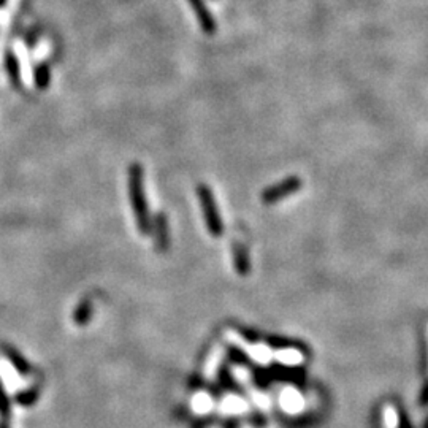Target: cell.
<instances>
[{"mask_svg":"<svg viewBox=\"0 0 428 428\" xmlns=\"http://www.w3.org/2000/svg\"><path fill=\"white\" fill-rule=\"evenodd\" d=\"M300 188H302V180H298L297 176H292V178H287L285 181L273 185V188L267 189L265 192H263L262 200L265 203H275V202H277V200H282L285 197L295 194Z\"/></svg>","mask_w":428,"mask_h":428,"instance_id":"obj_4","label":"cell"},{"mask_svg":"<svg viewBox=\"0 0 428 428\" xmlns=\"http://www.w3.org/2000/svg\"><path fill=\"white\" fill-rule=\"evenodd\" d=\"M6 67H9V71H10V75H11V80L18 81L19 71H18V63H16V61H14V57H13V61L9 59V63H6Z\"/></svg>","mask_w":428,"mask_h":428,"instance_id":"obj_18","label":"cell"},{"mask_svg":"<svg viewBox=\"0 0 428 428\" xmlns=\"http://www.w3.org/2000/svg\"><path fill=\"white\" fill-rule=\"evenodd\" d=\"M281 408L289 414H297L305 408V398L295 389H284L280 397Z\"/></svg>","mask_w":428,"mask_h":428,"instance_id":"obj_7","label":"cell"},{"mask_svg":"<svg viewBox=\"0 0 428 428\" xmlns=\"http://www.w3.org/2000/svg\"><path fill=\"white\" fill-rule=\"evenodd\" d=\"M224 357H225V347L224 346H214L211 349V352L208 354V357H206V360L203 363V377L206 381H211L216 377L218 371L220 368V363L224 362Z\"/></svg>","mask_w":428,"mask_h":428,"instance_id":"obj_6","label":"cell"},{"mask_svg":"<svg viewBox=\"0 0 428 428\" xmlns=\"http://www.w3.org/2000/svg\"><path fill=\"white\" fill-rule=\"evenodd\" d=\"M189 5L192 6V10L195 11V16L200 27L206 35H214L218 31V24L214 18L211 16V13L208 10V6L203 2V0H189Z\"/></svg>","mask_w":428,"mask_h":428,"instance_id":"obj_5","label":"cell"},{"mask_svg":"<svg viewBox=\"0 0 428 428\" xmlns=\"http://www.w3.org/2000/svg\"><path fill=\"white\" fill-rule=\"evenodd\" d=\"M0 414H2L5 420L10 419V402H9V397L5 394L2 382H0Z\"/></svg>","mask_w":428,"mask_h":428,"instance_id":"obj_17","label":"cell"},{"mask_svg":"<svg viewBox=\"0 0 428 428\" xmlns=\"http://www.w3.org/2000/svg\"><path fill=\"white\" fill-rule=\"evenodd\" d=\"M384 425L385 428H398L399 425L398 412L392 404H387L384 408Z\"/></svg>","mask_w":428,"mask_h":428,"instance_id":"obj_15","label":"cell"},{"mask_svg":"<svg viewBox=\"0 0 428 428\" xmlns=\"http://www.w3.org/2000/svg\"><path fill=\"white\" fill-rule=\"evenodd\" d=\"M198 198L202 203V210L205 214L206 225L213 237H220L223 235V220L219 218L218 206L214 203V198L211 195V190L206 185H200L198 188Z\"/></svg>","mask_w":428,"mask_h":428,"instance_id":"obj_3","label":"cell"},{"mask_svg":"<svg viewBox=\"0 0 428 428\" xmlns=\"http://www.w3.org/2000/svg\"><path fill=\"white\" fill-rule=\"evenodd\" d=\"M37 83L40 86H46V83H48V75L45 73V70H43V68H40L37 71Z\"/></svg>","mask_w":428,"mask_h":428,"instance_id":"obj_19","label":"cell"},{"mask_svg":"<svg viewBox=\"0 0 428 428\" xmlns=\"http://www.w3.org/2000/svg\"><path fill=\"white\" fill-rule=\"evenodd\" d=\"M2 349H4V352H5V355H6V359H9L13 365H14V368H16L21 374H31L32 373V367H31V363H29L23 355H21L16 349L14 347H11V346H9V345H4L2 346Z\"/></svg>","mask_w":428,"mask_h":428,"instance_id":"obj_8","label":"cell"},{"mask_svg":"<svg viewBox=\"0 0 428 428\" xmlns=\"http://www.w3.org/2000/svg\"><path fill=\"white\" fill-rule=\"evenodd\" d=\"M92 311H94V305H92L91 298H84L78 305V308L73 312V320L78 325H86L92 317Z\"/></svg>","mask_w":428,"mask_h":428,"instance_id":"obj_11","label":"cell"},{"mask_svg":"<svg viewBox=\"0 0 428 428\" xmlns=\"http://www.w3.org/2000/svg\"><path fill=\"white\" fill-rule=\"evenodd\" d=\"M235 267H237L238 273L246 275L249 270V262L246 257V251L243 246H235Z\"/></svg>","mask_w":428,"mask_h":428,"instance_id":"obj_14","label":"cell"},{"mask_svg":"<svg viewBox=\"0 0 428 428\" xmlns=\"http://www.w3.org/2000/svg\"><path fill=\"white\" fill-rule=\"evenodd\" d=\"M128 192H131L132 210L137 220L138 230L141 233H149V218H148V205L145 197V185H143V168L140 163H133L128 168Z\"/></svg>","mask_w":428,"mask_h":428,"instance_id":"obj_1","label":"cell"},{"mask_svg":"<svg viewBox=\"0 0 428 428\" xmlns=\"http://www.w3.org/2000/svg\"><path fill=\"white\" fill-rule=\"evenodd\" d=\"M275 359L284 363V365L294 367V365H300V363L303 362V352L298 351L295 347H284L281 351L275 352Z\"/></svg>","mask_w":428,"mask_h":428,"instance_id":"obj_10","label":"cell"},{"mask_svg":"<svg viewBox=\"0 0 428 428\" xmlns=\"http://www.w3.org/2000/svg\"><path fill=\"white\" fill-rule=\"evenodd\" d=\"M213 398L206 394V392H198V394L192 399V408L198 414H206L213 409Z\"/></svg>","mask_w":428,"mask_h":428,"instance_id":"obj_12","label":"cell"},{"mask_svg":"<svg viewBox=\"0 0 428 428\" xmlns=\"http://www.w3.org/2000/svg\"><path fill=\"white\" fill-rule=\"evenodd\" d=\"M156 232H157V243H159V248L165 249L168 245V232H167V220L163 216L157 218Z\"/></svg>","mask_w":428,"mask_h":428,"instance_id":"obj_13","label":"cell"},{"mask_svg":"<svg viewBox=\"0 0 428 428\" xmlns=\"http://www.w3.org/2000/svg\"><path fill=\"white\" fill-rule=\"evenodd\" d=\"M224 338L230 342L232 346L238 347L240 351L245 352L253 362L259 363V365H267V363L275 359V352L270 346L248 341L245 337H241L237 330H233V328H225Z\"/></svg>","mask_w":428,"mask_h":428,"instance_id":"obj_2","label":"cell"},{"mask_svg":"<svg viewBox=\"0 0 428 428\" xmlns=\"http://www.w3.org/2000/svg\"><path fill=\"white\" fill-rule=\"evenodd\" d=\"M219 409L224 414H243L249 409V406L245 399H241L240 397L228 395L220 402Z\"/></svg>","mask_w":428,"mask_h":428,"instance_id":"obj_9","label":"cell"},{"mask_svg":"<svg viewBox=\"0 0 428 428\" xmlns=\"http://www.w3.org/2000/svg\"><path fill=\"white\" fill-rule=\"evenodd\" d=\"M2 4H4V0H0V5H2Z\"/></svg>","mask_w":428,"mask_h":428,"instance_id":"obj_20","label":"cell"},{"mask_svg":"<svg viewBox=\"0 0 428 428\" xmlns=\"http://www.w3.org/2000/svg\"><path fill=\"white\" fill-rule=\"evenodd\" d=\"M39 397H40V389L32 387V389H29L26 392H21V394L18 395V398H16V402L21 403L23 406H31V404H34L35 402H37Z\"/></svg>","mask_w":428,"mask_h":428,"instance_id":"obj_16","label":"cell"}]
</instances>
